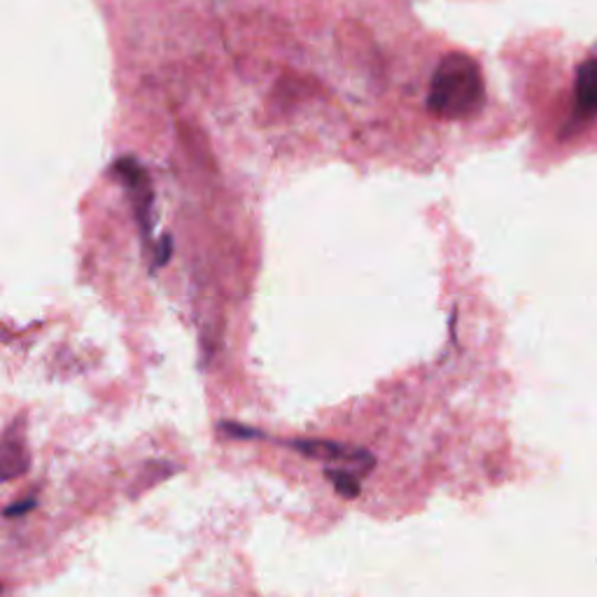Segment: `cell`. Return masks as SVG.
Masks as SVG:
<instances>
[{
	"label": "cell",
	"mask_w": 597,
	"mask_h": 597,
	"mask_svg": "<svg viewBox=\"0 0 597 597\" xmlns=\"http://www.w3.org/2000/svg\"><path fill=\"white\" fill-rule=\"evenodd\" d=\"M486 101V82L472 56L453 52L439 61L430 82L427 108L441 119H467Z\"/></svg>",
	"instance_id": "cell-1"
},
{
	"label": "cell",
	"mask_w": 597,
	"mask_h": 597,
	"mask_svg": "<svg viewBox=\"0 0 597 597\" xmlns=\"http://www.w3.org/2000/svg\"><path fill=\"white\" fill-rule=\"evenodd\" d=\"M574 112L581 119L597 115V59L581 63L574 84Z\"/></svg>",
	"instance_id": "cell-2"
},
{
	"label": "cell",
	"mask_w": 597,
	"mask_h": 597,
	"mask_svg": "<svg viewBox=\"0 0 597 597\" xmlns=\"http://www.w3.org/2000/svg\"><path fill=\"white\" fill-rule=\"evenodd\" d=\"M28 453L19 439L0 441V481H12L26 474Z\"/></svg>",
	"instance_id": "cell-3"
},
{
	"label": "cell",
	"mask_w": 597,
	"mask_h": 597,
	"mask_svg": "<svg viewBox=\"0 0 597 597\" xmlns=\"http://www.w3.org/2000/svg\"><path fill=\"white\" fill-rule=\"evenodd\" d=\"M171 250H173L171 236H164V238H161V248L157 252V266H164L168 262V257H171Z\"/></svg>",
	"instance_id": "cell-4"
},
{
	"label": "cell",
	"mask_w": 597,
	"mask_h": 597,
	"mask_svg": "<svg viewBox=\"0 0 597 597\" xmlns=\"http://www.w3.org/2000/svg\"><path fill=\"white\" fill-rule=\"evenodd\" d=\"M33 507H35V500H33V497H28V500L17 502V504H14V507L5 509V516L7 518H10V516H19V514H24V511H31Z\"/></svg>",
	"instance_id": "cell-5"
},
{
	"label": "cell",
	"mask_w": 597,
	"mask_h": 597,
	"mask_svg": "<svg viewBox=\"0 0 597 597\" xmlns=\"http://www.w3.org/2000/svg\"><path fill=\"white\" fill-rule=\"evenodd\" d=\"M0 591H3V588H0Z\"/></svg>",
	"instance_id": "cell-6"
}]
</instances>
